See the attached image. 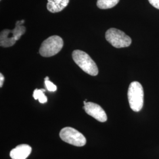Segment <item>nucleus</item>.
Wrapping results in <instances>:
<instances>
[{
	"label": "nucleus",
	"instance_id": "obj_1",
	"mask_svg": "<svg viewBox=\"0 0 159 159\" xmlns=\"http://www.w3.org/2000/svg\"><path fill=\"white\" fill-rule=\"evenodd\" d=\"M72 57L75 63L86 73L92 76H96L98 73L96 64L84 51L75 50L73 52Z\"/></svg>",
	"mask_w": 159,
	"mask_h": 159
},
{
	"label": "nucleus",
	"instance_id": "obj_2",
	"mask_svg": "<svg viewBox=\"0 0 159 159\" xmlns=\"http://www.w3.org/2000/svg\"><path fill=\"white\" fill-rule=\"evenodd\" d=\"M24 20L18 21L16 27L12 30H4L1 32L0 45L3 47H10L14 46L17 40L25 33L26 29L23 25Z\"/></svg>",
	"mask_w": 159,
	"mask_h": 159
},
{
	"label": "nucleus",
	"instance_id": "obj_3",
	"mask_svg": "<svg viewBox=\"0 0 159 159\" xmlns=\"http://www.w3.org/2000/svg\"><path fill=\"white\" fill-rule=\"evenodd\" d=\"M128 100L130 107L134 111H140L144 104V91L142 84L133 81L131 83L127 93Z\"/></svg>",
	"mask_w": 159,
	"mask_h": 159
},
{
	"label": "nucleus",
	"instance_id": "obj_4",
	"mask_svg": "<svg viewBox=\"0 0 159 159\" xmlns=\"http://www.w3.org/2000/svg\"><path fill=\"white\" fill-rule=\"evenodd\" d=\"M63 46L64 42L62 38L58 35H52L42 43L39 53L43 57H52L61 51Z\"/></svg>",
	"mask_w": 159,
	"mask_h": 159
},
{
	"label": "nucleus",
	"instance_id": "obj_5",
	"mask_svg": "<svg viewBox=\"0 0 159 159\" xmlns=\"http://www.w3.org/2000/svg\"><path fill=\"white\" fill-rule=\"evenodd\" d=\"M106 39L111 45L117 48L127 47L131 44V39L129 36L114 28L108 29L106 31Z\"/></svg>",
	"mask_w": 159,
	"mask_h": 159
},
{
	"label": "nucleus",
	"instance_id": "obj_6",
	"mask_svg": "<svg viewBox=\"0 0 159 159\" xmlns=\"http://www.w3.org/2000/svg\"><path fill=\"white\" fill-rule=\"evenodd\" d=\"M60 137L64 142L75 146L81 147L86 143V139L79 131L67 127L60 131Z\"/></svg>",
	"mask_w": 159,
	"mask_h": 159
},
{
	"label": "nucleus",
	"instance_id": "obj_7",
	"mask_svg": "<svg viewBox=\"0 0 159 159\" xmlns=\"http://www.w3.org/2000/svg\"><path fill=\"white\" fill-rule=\"evenodd\" d=\"M83 108L86 113L100 122H105L107 120V114L102 107L98 104L92 102H84Z\"/></svg>",
	"mask_w": 159,
	"mask_h": 159
},
{
	"label": "nucleus",
	"instance_id": "obj_8",
	"mask_svg": "<svg viewBox=\"0 0 159 159\" xmlns=\"http://www.w3.org/2000/svg\"><path fill=\"white\" fill-rule=\"evenodd\" d=\"M32 148L28 144H20L10 152L12 159H26L31 153Z\"/></svg>",
	"mask_w": 159,
	"mask_h": 159
},
{
	"label": "nucleus",
	"instance_id": "obj_9",
	"mask_svg": "<svg viewBox=\"0 0 159 159\" xmlns=\"http://www.w3.org/2000/svg\"><path fill=\"white\" fill-rule=\"evenodd\" d=\"M70 0H48L47 10L52 13L61 11L68 6Z\"/></svg>",
	"mask_w": 159,
	"mask_h": 159
},
{
	"label": "nucleus",
	"instance_id": "obj_10",
	"mask_svg": "<svg viewBox=\"0 0 159 159\" xmlns=\"http://www.w3.org/2000/svg\"><path fill=\"white\" fill-rule=\"evenodd\" d=\"M120 0H97V6L102 10L109 9L116 6Z\"/></svg>",
	"mask_w": 159,
	"mask_h": 159
},
{
	"label": "nucleus",
	"instance_id": "obj_11",
	"mask_svg": "<svg viewBox=\"0 0 159 159\" xmlns=\"http://www.w3.org/2000/svg\"><path fill=\"white\" fill-rule=\"evenodd\" d=\"M46 91L44 89H35L33 93V97L35 100H39L41 103H45L47 102V97L44 94Z\"/></svg>",
	"mask_w": 159,
	"mask_h": 159
},
{
	"label": "nucleus",
	"instance_id": "obj_12",
	"mask_svg": "<svg viewBox=\"0 0 159 159\" xmlns=\"http://www.w3.org/2000/svg\"><path fill=\"white\" fill-rule=\"evenodd\" d=\"M45 85H46L47 90L49 91L54 92L57 90V86L54 84H53L50 80L45 81Z\"/></svg>",
	"mask_w": 159,
	"mask_h": 159
},
{
	"label": "nucleus",
	"instance_id": "obj_13",
	"mask_svg": "<svg viewBox=\"0 0 159 159\" xmlns=\"http://www.w3.org/2000/svg\"><path fill=\"white\" fill-rule=\"evenodd\" d=\"M150 4L159 10V0H148Z\"/></svg>",
	"mask_w": 159,
	"mask_h": 159
},
{
	"label": "nucleus",
	"instance_id": "obj_14",
	"mask_svg": "<svg viewBox=\"0 0 159 159\" xmlns=\"http://www.w3.org/2000/svg\"><path fill=\"white\" fill-rule=\"evenodd\" d=\"M4 81V77L2 73L0 74V87H2L3 85V83Z\"/></svg>",
	"mask_w": 159,
	"mask_h": 159
},
{
	"label": "nucleus",
	"instance_id": "obj_15",
	"mask_svg": "<svg viewBox=\"0 0 159 159\" xmlns=\"http://www.w3.org/2000/svg\"><path fill=\"white\" fill-rule=\"evenodd\" d=\"M44 80H45V81H46V80H49V77H47H47H46V78H45V79H44Z\"/></svg>",
	"mask_w": 159,
	"mask_h": 159
}]
</instances>
